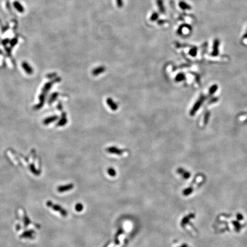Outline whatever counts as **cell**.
<instances>
[{"label": "cell", "instance_id": "obj_7", "mask_svg": "<svg viewBox=\"0 0 247 247\" xmlns=\"http://www.w3.org/2000/svg\"><path fill=\"white\" fill-rule=\"evenodd\" d=\"M13 6L17 11L20 13H24L25 11V8L22 4L18 1H15L13 2Z\"/></svg>", "mask_w": 247, "mask_h": 247}, {"label": "cell", "instance_id": "obj_8", "mask_svg": "<svg viewBox=\"0 0 247 247\" xmlns=\"http://www.w3.org/2000/svg\"><path fill=\"white\" fill-rule=\"evenodd\" d=\"M157 6L158 8L159 11L160 12L164 14L165 12V9L164 6V3H163V0H157Z\"/></svg>", "mask_w": 247, "mask_h": 247}, {"label": "cell", "instance_id": "obj_18", "mask_svg": "<svg viewBox=\"0 0 247 247\" xmlns=\"http://www.w3.org/2000/svg\"><path fill=\"white\" fill-rule=\"evenodd\" d=\"M184 78H185V76L183 75V74H179L178 75L176 76V81H183L184 80Z\"/></svg>", "mask_w": 247, "mask_h": 247}, {"label": "cell", "instance_id": "obj_16", "mask_svg": "<svg viewBox=\"0 0 247 247\" xmlns=\"http://www.w3.org/2000/svg\"><path fill=\"white\" fill-rule=\"evenodd\" d=\"M107 172L109 176H111L112 177H114L116 176V171L113 168H109L108 169Z\"/></svg>", "mask_w": 247, "mask_h": 247}, {"label": "cell", "instance_id": "obj_5", "mask_svg": "<svg viewBox=\"0 0 247 247\" xmlns=\"http://www.w3.org/2000/svg\"><path fill=\"white\" fill-rule=\"evenodd\" d=\"M106 70V68H105L104 66H98L97 68H96L92 70V75L94 76H97L98 75H101L102 73H104V72Z\"/></svg>", "mask_w": 247, "mask_h": 247}, {"label": "cell", "instance_id": "obj_20", "mask_svg": "<svg viewBox=\"0 0 247 247\" xmlns=\"http://www.w3.org/2000/svg\"><path fill=\"white\" fill-rule=\"evenodd\" d=\"M192 191H193V189H192L191 188H188V189H186L184 190L183 194L185 196H187V195H189L191 193Z\"/></svg>", "mask_w": 247, "mask_h": 247}, {"label": "cell", "instance_id": "obj_3", "mask_svg": "<svg viewBox=\"0 0 247 247\" xmlns=\"http://www.w3.org/2000/svg\"><path fill=\"white\" fill-rule=\"evenodd\" d=\"M107 103L109 107L111 108L113 111H116L118 109V105L117 103L114 101L111 98H108L107 100Z\"/></svg>", "mask_w": 247, "mask_h": 247}, {"label": "cell", "instance_id": "obj_17", "mask_svg": "<svg viewBox=\"0 0 247 247\" xmlns=\"http://www.w3.org/2000/svg\"><path fill=\"white\" fill-rule=\"evenodd\" d=\"M158 17H159L158 13L157 12H154L153 13V14L151 15V16H150V20L151 21H155L156 20H157L158 19Z\"/></svg>", "mask_w": 247, "mask_h": 247}, {"label": "cell", "instance_id": "obj_14", "mask_svg": "<svg viewBox=\"0 0 247 247\" xmlns=\"http://www.w3.org/2000/svg\"><path fill=\"white\" fill-rule=\"evenodd\" d=\"M67 122V119L65 115H63L62 116V118L60 120L59 122L58 123V126H64L66 124V123Z\"/></svg>", "mask_w": 247, "mask_h": 247}, {"label": "cell", "instance_id": "obj_2", "mask_svg": "<svg viewBox=\"0 0 247 247\" xmlns=\"http://www.w3.org/2000/svg\"><path fill=\"white\" fill-rule=\"evenodd\" d=\"M107 152L109 153L114 154L117 155H121L124 152V150L116 147H111L107 148Z\"/></svg>", "mask_w": 247, "mask_h": 247}, {"label": "cell", "instance_id": "obj_11", "mask_svg": "<svg viewBox=\"0 0 247 247\" xmlns=\"http://www.w3.org/2000/svg\"><path fill=\"white\" fill-rule=\"evenodd\" d=\"M192 217H194V215H188L187 216H185L184 218L183 219V220L181 221V226H184L186 224H187L188 221H189V220L190 218H192Z\"/></svg>", "mask_w": 247, "mask_h": 247}, {"label": "cell", "instance_id": "obj_10", "mask_svg": "<svg viewBox=\"0 0 247 247\" xmlns=\"http://www.w3.org/2000/svg\"><path fill=\"white\" fill-rule=\"evenodd\" d=\"M219 45V41L218 40H215L214 45H213V51L212 52V56H217L218 54V48Z\"/></svg>", "mask_w": 247, "mask_h": 247}, {"label": "cell", "instance_id": "obj_27", "mask_svg": "<svg viewBox=\"0 0 247 247\" xmlns=\"http://www.w3.org/2000/svg\"><path fill=\"white\" fill-rule=\"evenodd\" d=\"M180 247H187V245L186 244H184V245H182Z\"/></svg>", "mask_w": 247, "mask_h": 247}, {"label": "cell", "instance_id": "obj_13", "mask_svg": "<svg viewBox=\"0 0 247 247\" xmlns=\"http://www.w3.org/2000/svg\"><path fill=\"white\" fill-rule=\"evenodd\" d=\"M177 172H178V173H180L181 174L183 175V176L185 179H187L188 178H189V177L190 176L189 173H188L187 172H184V170L182 169H178Z\"/></svg>", "mask_w": 247, "mask_h": 247}, {"label": "cell", "instance_id": "obj_19", "mask_svg": "<svg viewBox=\"0 0 247 247\" xmlns=\"http://www.w3.org/2000/svg\"><path fill=\"white\" fill-rule=\"evenodd\" d=\"M75 208H76V210H77V212H81V211H82V210L83 209V208H84V206H83V205L81 204L78 203L77 204H76Z\"/></svg>", "mask_w": 247, "mask_h": 247}, {"label": "cell", "instance_id": "obj_24", "mask_svg": "<svg viewBox=\"0 0 247 247\" xmlns=\"http://www.w3.org/2000/svg\"><path fill=\"white\" fill-rule=\"evenodd\" d=\"M29 223V219L27 218V217H25V226L28 225Z\"/></svg>", "mask_w": 247, "mask_h": 247}, {"label": "cell", "instance_id": "obj_4", "mask_svg": "<svg viewBox=\"0 0 247 247\" xmlns=\"http://www.w3.org/2000/svg\"><path fill=\"white\" fill-rule=\"evenodd\" d=\"M73 187H74L73 184H67V185H62V186H60V187H58L57 188V190L60 193H62L72 189Z\"/></svg>", "mask_w": 247, "mask_h": 247}, {"label": "cell", "instance_id": "obj_25", "mask_svg": "<svg viewBox=\"0 0 247 247\" xmlns=\"http://www.w3.org/2000/svg\"><path fill=\"white\" fill-rule=\"evenodd\" d=\"M165 22V20H160V21H158V25H163L164 24Z\"/></svg>", "mask_w": 247, "mask_h": 247}, {"label": "cell", "instance_id": "obj_15", "mask_svg": "<svg viewBox=\"0 0 247 247\" xmlns=\"http://www.w3.org/2000/svg\"><path fill=\"white\" fill-rule=\"evenodd\" d=\"M57 116L50 117H49L47 119H46V120L44 121V122L45 124H49L50 122H53L54 121L57 120Z\"/></svg>", "mask_w": 247, "mask_h": 247}, {"label": "cell", "instance_id": "obj_23", "mask_svg": "<svg viewBox=\"0 0 247 247\" xmlns=\"http://www.w3.org/2000/svg\"><path fill=\"white\" fill-rule=\"evenodd\" d=\"M116 3L118 8H121L123 6L122 0H116Z\"/></svg>", "mask_w": 247, "mask_h": 247}, {"label": "cell", "instance_id": "obj_9", "mask_svg": "<svg viewBox=\"0 0 247 247\" xmlns=\"http://www.w3.org/2000/svg\"><path fill=\"white\" fill-rule=\"evenodd\" d=\"M124 230L122 228H120L119 229L118 232H117L116 234L114 236V242H115V244L116 245H119L120 244V240H118V237L120 236L123 233Z\"/></svg>", "mask_w": 247, "mask_h": 247}, {"label": "cell", "instance_id": "obj_6", "mask_svg": "<svg viewBox=\"0 0 247 247\" xmlns=\"http://www.w3.org/2000/svg\"><path fill=\"white\" fill-rule=\"evenodd\" d=\"M22 68L24 69V70L27 73V74H28V75H31V74L33 73V68L29 65V64L28 63V62H26L25 61L22 62Z\"/></svg>", "mask_w": 247, "mask_h": 247}, {"label": "cell", "instance_id": "obj_12", "mask_svg": "<svg viewBox=\"0 0 247 247\" xmlns=\"http://www.w3.org/2000/svg\"><path fill=\"white\" fill-rule=\"evenodd\" d=\"M179 6L183 10H189L190 9V8H191V7H190L188 4H187V3H185V2H183V1L180 2Z\"/></svg>", "mask_w": 247, "mask_h": 247}, {"label": "cell", "instance_id": "obj_26", "mask_svg": "<svg viewBox=\"0 0 247 247\" xmlns=\"http://www.w3.org/2000/svg\"><path fill=\"white\" fill-rule=\"evenodd\" d=\"M110 243H111V241H109V242H107V243L106 244H105V245H104V247H107L108 246V245H109V244Z\"/></svg>", "mask_w": 247, "mask_h": 247}, {"label": "cell", "instance_id": "obj_21", "mask_svg": "<svg viewBox=\"0 0 247 247\" xmlns=\"http://www.w3.org/2000/svg\"><path fill=\"white\" fill-rule=\"evenodd\" d=\"M196 53H197V48H192V49H190V50L189 51L190 55H191L192 56H193V57L196 56Z\"/></svg>", "mask_w": 247, "mask_h": 247}, {"label": "cell", "instance_id": "obj_1", "mask_svg": "<svg viewBox=\"0 0 247 247\" xmlns=\"http://www.w3.org/2000/svg\"><path fill=\"white\" fill-rule=\"evenodd\" d=\"M47 205L48 206H51L53 208L54 210H55L56 211H58V212H60L61 214L64 217H66L67 216V212L63 208H62L60 206L58 205H53L51 201H48L47 203Z\"/></svg>", "mask_w": 247, "mask_h": 247}, {"label": "cell", "instance_id": "obj_22", "mask_svg": "<svg viewBox=\"0 0 247 247\" xmlns=\"http://www.w3.org/2000/svg\"><path fill=\"white\" fill-rule=\"evenodd\" d=\"M32 232H32V231H27V232H25L24 234L21 236V237H30V236H32Z\"/></svg>", "mask_w": 247, "mask_h": 247}]
</instances>
